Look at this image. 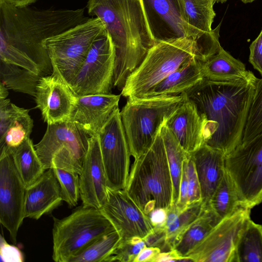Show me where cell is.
Returning <instances> with one entry per match:
<instances>
[{"mask_svg": "<svg viewBox=\"0 0 262 262\" xmlns=\"http://www.w3.org/2000/svg\"><path fill=\"white\" fill-rule=\"evenodd\" d=\"M203 79L201 62L195 58L165 78L146 97L180 95Z\"/></svg>", "mask_w": 262, "mask_h": 262, "instance_id": "cell-23", "label": "cell"}, {"mask_svg": "<svg viewBox=\"0 0 262 262\" xmlns=\"http://www.w3.org/2000/svg\"><path fill=\"white\" fill-rule=\"evenodd\" d=\"M244 3H249L253 2L255 0H241Z\"/></svg>", "mask_w": 262, "mask_h": 262, "instance_id": "cell-49", "label": "cell"}, {"mask_svg": "<svg viewBox=\"0 0 262 262\" xmlns=\"http://www.w3.org/2000/svg\"><path fill=\"white\" fill-rule=\"evenodd\" d=\"M20 107L11 103L9 99H0V140L18 115Z\"/></svg>", "mask_w": 262, "mask_h": 262, "instance_id": "cell-40", "label": "cell"}, {"mask_svg": "<svg viewBox=\"0 0 262 262\" xmlns=\"http://www.w3.org/2000/svg\"><path fill=\"white\" fill-rule=\"evenodd\" d=\"M41 76L24 68L0 60L1 82L8 90L35 97Z\"/></svg>", "mask_w": 262, "mask_h": 262, "instance_id": "cell-30", "label": "cell"}, {"mask_svg": "<svg viewBox=\"0 0 262 262\" xmlns=\"http://www.w3.org/2000/svg\"><path fill=\"white\" fill-rule=\"evenodd\" d=\"M76 96L66 83L52 74L41 76L35 98L44 121L53 124L69 120Z\"/></svg>", "mask_w": 262, "mask_h": 262, "instance_id": "cell-18", "label": "cell"}, {"mask_svg": "<svg viewBox=\"0 0 262 262\" xmlns=\"http://www.w3.org/2000/svg\"><path fill=\"white\" fill-rule=\"evenodd\" d=\"M155 44L189 38L200 48L211 34L200 37L187 24L183 0H140Z\"/></svg>", "mask_w": 262, "mask_h": 262, "instance_id": "cell-11", "label": "cell"}, {"mask_svg": "<svg viewBox=\"0 0 262 262\" xmlns=\"http://www.w3.org/2000/svg\"><path fill=\"white\" fill-rule=\"evenodd\" d=\"M115 51L105 30L95 40L71 90L76 96L110 94L113 86Z\"/></svg>", "mask_w": 262, "mask_h": 262, "instance_id": "cell-10", "label": "cell"}, {"mask_svg": "<svg viewBox=\"0 0 262 262\" xmlns=\"http://www.w3.org/2000/svg\"><path fill=\"white\" fill-rule=\"evenodd\" d=\"M225 168L232 179L242 208L262 202V133L241 142L225 156Z\"/></svg>", "mask_w": 262, "mask_h": 262, "instance_id": "cell-9", "label": "cell"}, {"mask_svg": "<svg viewBox=\"0 0 262 262\" xmlns=\"http://www.w3.org/2000/svg\"><path fill=\"white\" fill-rule=\"evenodd\" d=\"M82 206L100 209L107 199V179L98 135L90 136L79 174Z\"/></svg>", "mask_w": 262, "mask_h": 262, "instance_id": "cell-17", "label": "cell"}, {"mask_svg": "<svg viewBox=\"0 0 262 262\" xmlns=\"http://www.w3.org/2000/svg\"><path fill=\"white\" fill-rule=\"evenodd\" d=\"M88 13L99 18L115 51L113 86L122 90L155 42L140 0H89Z\"/></svg>", "mask_w": 262, "mask_h": 262, "instance_id": "cell-3", "label": "cell"}, {"mask_svg": "<svg viewBox=\"0 0 262 262\" xmlns=\"http://www.w3.org/2000/svg\"><path fill=\"white\" fill-rule=\"evenodd\" d=\"M160 252L161 251L158 248L146 246L139 252L134 262H154Z\"/></svg>", "mask_w": 262, "mask_h": 262, "instance_id": "cell-46", "label": "cell"}, {"mask_svg": "<svg viewBox=\"0 0 262 262\" xmlns=\"http://www.w3.org/2000/svg\"><path fill=\"white\" fill-rule=\"evenodd\" d=\"M183 100V93L174 96L127 98L120 115L130 152L135 160L148 150L162 126Z\"/></svg>", "mask_w": 262, "mask_h": 262, "instance_id": "cell-5", "label": "cell"}, {"mask_svg": "<svg viewBox=\"0 0 262 262\" xmlns=\"http://www.w3.org/2000/svg\"><path fill=\"white\" fill-rule=\"evenodd\" d=\"M145 247L144 239L140 237L120 240L106 262H134L139 252Z\"/></svg>", "mask_w": 262, "mask_h": 262, "instance_id": "cell-37", "label": "cell"}, {"mask_svg": "<svg viewBox=\"0 0 262 262\" xmlns=\"http://www.w3.org/2000/svg\"><path fill=\"white\" fill-rule=\"evenodd\" d=\"M84 9L38 10L0 3V60L41 76L53 72L43 44L89 18Z\"/></svg>", "mask_w": 262, "mask_h": 262, "instance_id": "cell-1", "label": "cell"}, {"mask_svg": "<svg viewBox=\"0 0 262 262\" xmlns=\"http://www.w3.org/2000/svg\"><path fill=\"white\" fill-rule=\"evenodd\" d=\"M161 130L148 150L135 160L126 191L146 215L173 204V185Z\"/></svg>", "mask_w": 262, "mask_h": 262, "instance_id": "cell-4", "label": "cell"}, {"mask_svg": "<svg viewBox=\"0 0 262 262\" xmlns=\"http://www.w3.org/2000/svg\"><path fill=\"white\" fill-rule=\"evenodd\" d=\"M221 221L210 207H204L200 216L176 238L173 250L180 257L186 258Z\"/></svg>", "mask_w": 262, "mask_h": 262, "instance_id": "cell-25", "label": "cell"}, {"mask_svg": "<svg viewBox=\"0 0 262 262\" xmlns=\"http://www.w3.org/2000/svg\"><path fill=\"white\" fill-rule=\"evenodd\" d=\"M52 259L69 262L97 239L116 229L100 209L81 206L61 219L53 217Z\"/></svg>", "mask_w": 262, "mask_h": 262, "instance_id": "cell-7", "label": "cell"}, {"mask_svg": "<svg viewBox=\"0 0 262 262\" xmlns=\"http://www.w3.org/2000/svg\"><path fill=\"white\" fill-rule=\"evenodd\" d=\"M63 201L59 184L53 167L26 189L24 216L36 220L51 213Z\"/></svg>", "mask_w": 262, "mask_h": 262, "instance_id": "cell-21", "label": "cell"}, {"mask_svg": "<svg viewBox=\"0 0 262 262\" xmlns=\"http://www.w3.org/2000/svg\"><path fill=\"white\" fill-rule=\"evenodd\" d=\"M10 150L15 165L27 188L35 182L46 170L30 138Z\"/></svg>", "mask_w": 262, "mask_h": 262, "instance_id": "cell-26", "label": "cell"}, {"mask_svg": "<svg viewBox=\"0 0 262 262\" xmlns=\"http://www.w3.org/2000/svg\"><path fill=\"white\" fill-rule=\"evenodd\" d=\"M203 209L202 201L188 205L182 211L178 210L176 204L167 209L165 227L168 244L172 250L176 238L200 216Z\"/></svg>", "mask_w": 262, "mask_h": 262, "instance_id": "cell-31", "label": "cell"}, {"mask_svg": "<svg viewBox=\"0 0 262 262\" xmlns=\"http://www.w3.org/2000/svg\"><path fill=\"white\" fill-rule=\"evenodd\" d=\"M235 262H262V225L250 219L239 235Z\"/></svg>", "mask_w": 262, "mask_h": 262, "instance_id": "cell-27", "label": "cell"}, {"mask_svg": "<svg viewBox=\"0 0 262 262\" xmlns=\"http://www.w3.org/2000/svg\"><path fill=\"white\" fill-rule=\"evenodd\" d=\"M58 179L63 201L70 207L76 206L80 196L79 174L52 165Z\"/></svg>", "mask_w": 262, "mask_h": 262, "instance_id": "cell-36", "label": "cell"}, {"mask_svg": "<svg viewBox=\"0 0 262 262\" xmlns=\"http://www.w3.org/2000/svg\"><path fill=\"white\" fill-rule=\"evenodd\" d=\"M250 210L241 207L222 219L186 257L196 262H235L237 242Z\"/></svg>", "mask_w": 262, "mask_h": 262, "instance_id": "cell-13", "label": "cell"}, {"mask_svg": "<svg viewBox=\"0 0 262 262\" xmlns=\"http://www.w3.org/2000/svg\"><path fill=\"white\" fill-rule=\"evenodd\" d=\"M8 89L2 82L0 83V99H6L9 93Z\"/></svg>", "mask_w": 262, "mask_h": 262, "instance_id": "cell-48", "label": "cell"}, {"mask_svg": "<svg viewBox=\"0 0 262 262\" xmlns=\"http://www.w3.org/2000/svg\"><path fill=\"white\" fill-rule=\"evenodd\" d=\"M88 135L78 124L70 121L48 124L41 140L34 145L45 170L52 167L53 157L61 147L69 148L83 163L89 147Z\"/></svg>", "mask_w": 262, "mask_h": 262, "instance_id": "cell-16", "label": "cell"}, {"mask_svg": "<svg viewBox=\"0 0 262 262\" xmlns=\"http://www.w3.org/2000/svg\"><path fill=\"white\" fill-rule=\"evenodd\" d=\"M262 133V78H258L248 113L241 142L248 141Z\"/></svg>", "mask_w": 262, "mask_h": 262, "instance_id": "cell-35", "label": "cell"}, {"mask_svg": "<svg viewBox=\"0 0 262 262\" xmlns=\"http://www.w3.org/2000/svg\"><path fill=\"white\" fill-rule=\"evenodd\" d=\"M121 95L97 94L77 96L68 121L78 124L88 135H98L114 111Z\"/></svg>", "mask_w": 262, "mask_h": 262, "instance_id": "cell-19", "label": "cell"}, {"mask_svg": "<svg viewBox=\"0 0 262 262\" xmlns=\"http://www.w3.org/2000/svg\"><path fill=\"white\" fill-rule=\"evenodd\" d=\"M105 30L102 21L96 17L44 40L43 44L52 64V74L71 89L91 46Z\"/></svg>", "mask_w": 262, "mask_h": 262, "instance_id": "cell-8", "label": "cell"}, {"mask_svg": "<svg viewBox=\"0 0 262 262\" xmlns=\"http://www.w3.org/2000/svg\"><path fill=\"white\" fill-rule=\"evenodd\" d=\"M37 0H0V3H6L18 8L28 7Z\"/></svg>", "mask_w": 262, "mask_h": 262, "instance_id": "cell-47", "label": "cell"}, {"mask_svg": "<svg viewBox=\"0 0 262 262\" xmlns=\"http://www.w3.org/2000/svg\"><path fill=\"white\" fill-rule=\"evenodd\" d=\"M187 24L200 37L210 34L215 16L213 5L216 0H183Z\"/></svg>", "mask_w": 262, "mask_h": 262, "instance_id": "cell-29", "label": "cell"}, {"mask_svg": "<svg viewBox=\"0 0 262 262\" xmlns=\"http://www.w3.org/2000/svg\"><path fill=\"white\" fill-rule=\"evenodd\" d=\"M249 48V62L262 76V30Z\"/></svg>", "mask_w": 262, "mask_h": 262, "instance_id": "cell-43", "label": "cell"}, {"mask_svg": "<svg viewBox=\"0 0 262 262\" xmlns=\"http://www.w3.org/2000/svg\"><path fill=\"white\" fill-rule=\"evenodd\" d=\"M82 162L68 147L63 146L54 154L52 165L68 171L80 174Z\"/></svg>", "mask_w": 262, "mask_h": 262, "instance_id": "cell-38", "label": "cell"}, {"mask_svg": "<svg viewBox=\"0 0 262 262\" xmlns=\"http://www.w3.org/2000/svg\"><path fill=\"white\" fill-rule=\"evenodd\" d=\"M143 239L146 247L158 248L161 252L172 250L167 242L165 227H154L152 231Z\"/></svg>", "mask_w": 262, "mask_h": 262, "instance_id": "cell-41", "label": "cell"}, {"mask_svg": "<svg viewBox=\"0 0 262 262\" xmlns=\"http://www.w3.org/2000/svg\"><path fill=\"white\" fill-rule=\"evenodd\" d=\"M186 170L188 179L187 206L202 201L201 192L193 161L190 155L185 160Z\"/></svg>", "mask_w": 262, "mask_h": 262, "instance_id": "cell-39", "label": "cell"}, {"mask_svg": "<svg viewBox=\"0 0 262 262\" xmlns=\"http://www.w3.org/2000/svg\"><path fill=\"white\" fill-rule=\"evenodd\" d=\"M29 112V110L20 107L18 115L0 140V149L3 147L10 149L15 148L30 138L33 120Z\"/></svg>", "mask_w": 262, "mask_h": 262, "instance_id": "cell-34", "label": "cell"}, {"mask_svg": "<svg viewBox=\"0 0 262 262\" xmlns=\"http://www.w3.org/2000/svg\"><path fill=\"white\" fill-rule=\"evenodd\" d=\"M98 135L108 188L125 189L131 154L118 107Z\"/></svg>", "mask_w": 262, "mask_h": 262, "instance_id": "cell-12", "label": "cell"}, {"mask_svg": "<svg viewBox=\"0 0 262 262\" xmlns=\"http://www.w3.org/2000/svg\"><path fill=\"white\" fill-rule=\"evenodd\" d=\"M167 215V209L157 208L154 209L148 215L154 228L165 227Z\"/></svg>", "mask_w": 262, "mask_h": 262, "instance_id": "cell-45", "label": "cell"}, {"mask_svg": "<svg viewBox=\"0 0 262 262\" xmlns=\"http://www.w3.org/2000/svg\"><path fill=\"white\" fill-rule=\"evenodd\" d=\"M196 53V43L189 38L155 44L127 77L121 95L127 98L146 97L170 74L195 58Z\"/></svg>", "mask_w": 262, "mask_h": 262, "instance_id": "cell-6", "label": "cell"}, {"mask_svg": "<svg viewBox=\"0 0 262 262\" xmlns=\"http://www.w3.org/2000/svg\"><path fill=\"white\" fill-rule=\"evenodd\" d=\"M185 160L183 164L180 186L179 197L177 203L176 204L177 208L180 211H183L187 207L188 202V179L186 170Z\"/></svg>", "mask_w": 262, "mask_h": 262, "instance_id": "cell-44", "label": "cell"}, {"mask_svg": "<svg viewBox=\"0 0 262 262\" xmlns=\"http://www.w3.org/2000/svg\"><path fill=\"white\" fill-rule=\"evenodd\" d=\"M210 207L221 220L241 208L234 184L226 170L213 194Z\"/></svg>", "mask_w": 262, "mask_h": 262, "instance_id": "cell-32", "label": "cell"}, {"mask_svg": "<svg viewBox=\"0 0 262 262\" xmlns=\"http://www.w3.org/2000/svg\"><path fill=\"white\" fill-rule=\"evenodd\" d=\"M165 124L162 126L161 133L164 143L172 182L173 204H176L179 197L184 162L190 154L184 149Z\"/></svg>", "mask_w": 262, "mask_h": 262, "instance_id": "cell-28", "label": "cell"}, {"mask_svg": "<svg viewBox=\"0 0 262 262\" xmlns=\"http://www.w3.org/2000/svg\"><path fill=\"white\" fill-rule=\"evenodd\" d=\"M120 240L118 231H114L91 243L69 262H106Z\"/></svg>", "mask_w": 262, "mask_h": 262, "instance_id": "cell-33", "label": "cell"}, {"mask_svg": "<svg viewBox=\"0 0 262 262\" xmlns=\"http://www.w3.org/2000/svg\"><path fill=\"white\" fill-rule=\"evenodd\" d=\"M201 62V61H200ZM204 79L214 81H234L255 77L245 65L222 47L204 62H201Z\"/></svg>", "mask_w": 262, "mask_h": 262, "instance_id": "cell-24", "label": "cell"}, {"mask_svg": "<svg viewBox=\"0 0 262 262\" xmlns=\"http://www.w3.org/2000/svg\"><path fill=\"white\" fill-rule=\"evenodd\" d=\"M100 210L112 223L121 240L135 237L144 238L154 229L148 216L125 189L107 188L106 202Z\"/></svg>", "mask_w": 262, "mask_h": 262, "instance_id": "cell-15", "label": "cell"}, {"mask_svg": "<svg viewBox=\"0 0 262 262\" xmlns=\"http://www.w3.org/2000/svg\"><path fill=\"white\" fill-rule=\"evenodd\" d=\"M183 93V102L165 124L184 149L191 154L205 143L206 121L194 103Z\"/></svg>", "mask_w": 262, "mask_h": 262, "instance_id": "cell-20", "label": "cell"}, {"mask_svg": "<svg viewBox=\"0 0 262 262\" xmlns=\"http://www.w3.org/2000/svg\"><path fill=\"white\" fill-rule=\"evenodd\" d=\"M226 1H227V0H216V2H221V3H224V2H225Z\"/></svg>", "mask_w": 262, "mask_h": 262, "instance_id": "cell-50", "label": "cell"}, {"mask_svg": "<svg viewBox=\"0 0 262 262\" xmlns=\"http://www.w3.org/2000/svg\"><path fill=\"white\" fill-rule=\"evenodd\" d=\"M1 261L4 262H23L24 256L16 246L8 244L2 234L0 236Z\"/></svg>", "mask_w": 262, "mask_h": 262, "instance_id": "cell-42", "label": "cell"}, {"mask_svg": "<svg viewBox=\"0 0 262 262\" xmlns=\"http://www.w3.org/2000/svg\"><path fill=\"white\" fill-rule=\"evenodd\" d=\"M199 179L204 207L210 202L226 171L225 155L205 144L190 154Z\"/></svg>", "mask_w": 262, "mask_h": 262, "instance_id": "cell-22", "label": "cell"}, {"mask_svg": "<svg viewBox=\"0 0 262 262\" xmlns=\"http://www.w3.org/2000/svg\"><path fill=\"white\" fill-rule=\"evenodd\" d=\"M26 187L15 165L10 149H0V222L16 244L24 216Z\"/></svg>", "mask_w": 262, "mask_h": 262, "instance_id": "cell-14", "label": "cell"}, {"mask_svg": "<svg viewBox=\"0 0 262 262\" xmlns=\"http://www.w3.org/2000/svg\"><path fill=\"white\" fill-rule=\"evenodd\" d=\"M257 80L204 79L184 92L205 120V144L226 156L241 143Z\"/></svg>", "mask_w": 262, "mask_h": 262, "instance_id": "cell-2", "label": "cell"}]
</instances>
